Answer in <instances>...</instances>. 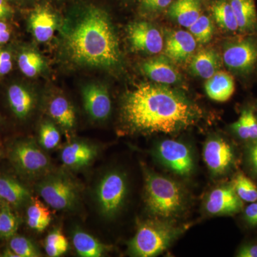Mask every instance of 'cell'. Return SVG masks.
<instances>
[{
    "label": "cell",
    "instance_id": "1",
    "mask_svg": "<svg viewBox=\"0 0 257 257\" xmlns=\"http://www.w3.org/2000/svg\"><path fill=\"white\" fill-rule=\"evenodd\" d=\"M121 114L130 133L152 135L187 130L200 119L202 110L179 91L144 83L124 94Z\"/></svg>",
    "mask_w": 257,
    "mask_h": 257
},
{
    "label": "cell",
    "instance_id": "2",
    "mask_svg": "<svg viewBox=\"0 0 257 257\" xmlns=\"http://www.w3.org/2000/svg\"><path fill=\"white\" fill-rule=\"evenodd\" d=\"M65 53L82 67L113 69L121 62L119 40L105 10L95 5L80 7L62 29Z\"/></svg>",
    "mask_w": 257,
    "mask_h": 257
},
{
    "label": "cell",
    "instance_id": "3",
    "mask_svg": "<svg viewBox=\"0 0 257 257\" xmlns=\"http://www.w3.org/2000/svg\"><path fill=\"white\" fill-rule=\"evenodd\" d=\"M145 201L149 212L158 219L170 221L185 211L187 194L180 184L143 167Z\"/></svg>",
    "mask_w": 257,
    "mask_h": 257
},
{
    "label": "cell",
    "instance_id": "4",
    "mask_svg": "<svg viewBox=\"0 0 257 257\" xmlns=\"http://www.w3.org/2000/svg\"><path fill=\"white\" fill-rule=\"evenodd\" d=\"M182 230L170 221L147 220L139 225L133 239L128 242L130 255L138 257L157 256L167 249Z\"/></svg>",
    "mask_w": 257,
    "mask_h": 257
},
{
    "label": "cell",
    "instance_id": "5",
    "mask_svg": "<svg viewBox=\"0 0 257 257\" xmlns=\"http://www.w3.org/2000/svg\"><path fill=\"white\" fill-rule=\"evenodd\" d=\"M36 190L44 202L56 210H74L79 204V185L73 178L64 172L44 176L37 184Z\"/></svg>",
    "mask_w": 257,
    "mask_h": 257
},
{
    "label": "cell",
    "instance_id": "6",
    "mask_svg": "<svg viewBox=\"0 0 257 257\" xmlns=\"http://www.w3.org/2000/svg\"><path fill=\"white\" fill-rule=\"evenodd\" d=\"M223 62L230 72L246 79L257 69V34L241 35L226 42Z\"/></svg>",
    "mask_w": 257,
    "mask_h": 257
},
{
    "label": "cell",
    "instance_id": "7",
    "mask_svg": "<svg viewBox=\"0 0 257 257\" xmlns=\"http://www.w3.org/2000/svg\"><path fill=\"white\" fill-rule=\"evenodd\" d=\"M96 200L101 215L113 219L124 207L128 194V179L122 171L106 172L96 190Z\"/></svg>",
    "mask_w": 257,
    "mask_h": 257
},
{
    "label": "cell",
    "instance_id": "8",
    "mask_svg": "<svg viewBox=\"0 0 257 257\" xmlns=\"http://www.w3.org/2000/svg\"><path fill=\"white\" fill-rule=\"evenodd\" d=\"M9 157L15 170L29 178L46 175L50 170V158L33 140L27 139L15 143Z\"/></svg>",
    "mask_w": 257,
    "mask_h": 257
},
{
    "label": "cell",
    "instance_id": "9",
    "mask_svg": "<svg viewBox=\"0 0 257 257\" xmlns=\"http://www.w3.org/2000/svg\"><path fill=\"white\" fill-rule=\"evenodd\" d=\"M154 155L165 167L182 177H189L194 170V155L182 142L165 140L157 144Z\"/></svg>",
    "mask_w": 257,
    "mask_h": 257
},
{
    "label": "cell",
    "instance_id": "10",
    "mask_svg": "<svg viewBox=\"0 0 257 257\" xmlns=\"http://www.w3.org/2000/svg\"><path fill=\"white\" fill-rule=\"evenodd\" d=\"M203 157L208 169L214 175H224L235 165L234 149L226 140L211 138L205 143Z\"/></svg>",
    "mask_w": 257,
    "mask_h": 257
},
{
    "label": "cell",
    "instance_id": "11",
    "mask_svg": "<svg viewBox=\"0 0 257 257\" xmlns=\"http://www.w3.org/2000/svg\"><path fill=\"white\" fill-rule=\"evenodd\" d=\"M128 42L135 52L156 55L163 50L164 42L160 31L147 22H135L127 28Z\"/></svg>",
    "mask_w": 257,
    "mask_h": 257
},
{
    "label": "cell",
    "instance_id": "12",
    "mask_svg": "<svg viewBox=\"0 0 257 257\" xmlns=\"http://www.w3.org/2000/svg\"><path fill=\"white\" fill-rule=\"evenodd\" d=\"M243 202L232 183L224 184L213 189L204 202V209L212 216L234 215L242 210Z\"/></svg>",
    "mask_w": 257,
    "mask_h": 257
},
{
    "label": "cell",
    "instance_id": "13",
    "mask_svg": "<svg viewBox=\"0 0 257 257\" xmlns=\"http://www.w3.org/2000/svg\"><path fill=\"white\" fill-rule=\"evenodd\" d=\"M82 94L84 108L93 119L103 121L109 117L111 102L106 87L98 83H90L83 87Z\"/></svg>",
    "mask_w": 257,
    "mask_h": 257
},
{
    "label": "cell",
    "instance_id": "14",
    "mask_svg": "<svg viewBox=\"0 0 257 257\" xmlns=\"http://www.w3.org/2000/svg\"><path fill=\"white\" fill-rule=\"evenodd\" d=\"M29 28L39 42H47L52 39L57 29V15L47 6H38L29 18Z\"/></svg>",
    "mask_w": 257,
    "mask_h": 257
},
{
    "label": "cell",
    "instance_id": "15",
    "mask_svg": "<svg viewBox=\"0 0 257 257\" xmlns=\"http://www.w3.org/2000/svg\"><path fill=\"white\" fill-rule=\"evenodd\" d=\"M97 153L95 145L87 142L77 141L64 147L60 157L66 167L72 170H80L90 165Z\"/></svg>",
    "mask_w": 257,
    "mask_h": 257
},
{
    "label": "cell",
    "instance_id": "16",
    "mask_svg": "<svg viewBox=\"0 0 257 257\" xmlns=\"http://www.w3.org/2000/svg\"><path fill=\"white\" fill-rule=\"evenodd\" d=\"M142 70L147 77L158 84L170 85L177 84L181 79L178 70L167 57L163 56L144 62Z\"/></svg>",
    "mask_w": 257,
    "mask_h": 257
},
{
    "label": "cell",
    "instance_id": "17",
    "mask_svg": "<svg viewBox=\"0 0 257 257\" xmlns=\"http://www.w3.org/2000/svg\"><path fill=\"white\" fill-rule=\"evenodd\" d=\"M8 101L10 109L19 119H25L35 108V94L31 89L21 83H13L8 89Z\"/></svg>",
    "mask_w": 257,
    "mask_h": 257
},
{
    "label": "cell",
    "instance_id": "18",
    "mask_svg": "<svg viewBox=\"0 0 257 257\" xmlns=\"http://www.w3.org/2000/svg\"><path fill=\"white\" fill-rule=\"evenodd\" d=\"M197 47V41L190 33L183 30L172 32L167 37L165 55L176 62H185Z\"/></svg>",
    "mask_w": 257,
    "mask_h": 257
},
{
    "label": "cell",
    "instance_id": "19",
    "mask_svg": "<svg viewBox=\"0 0 257 257\" xmlns=\"http://www.w3.org/2000/svg\"><path fill=\"white\" fill-rule=\"evenodd\" d=\"M241 35L257 34V10L255 0H229Z\"/></svg>",
    "mask_w": 257,
    "mask_h": 257
},
{
    "label": "cell",
    "instance_id": "20",
    "mask_svg": "<svg viewBox=\"0 0 257 257\" xmlns=\"http://www.w3.org/2000/svg\"><path fill=\"white\" fill-rule=\"evenodd\" d=\"M221 64V58L218 52L214 50H203L193 57L189 69L194 75L208 79L219 72Z\"/></svg>",
    "mask_w": 257,
    "mask_h": 257
},
{
    "label": "cell",
    "instance_id": "21",
    "mask_svg": "<svg viewBox=\"0 0 257 257\" xmlns=\"http://www.w3.org/2000/svg\"><path fill=\"white\" fill-rule=\"evenodd\" d=\"M201 0H175L168 8V14L179 25L189 28L202 15Z\"/></svg>",
    "mask_w": 257,
    "mask_h": 257
},
{
    "label": "cell",
    "instance_id": "22",
    "mask_svg": "<svg viewBox=\"0 0 257 257\" xmlns=\"http://www.w3.org/2000/svg\"><path fill=\"white\" fill-rule=\"evenodd\" d=\"M205 90L208 96L212 100L220 102L228 101L234 93V77L228 72L219 71L207 79Z\"/></svg>",
    "mask_w": 257,
    "mask_h": 257
},
{
    "label": "cell",
    "instance_id": "23",
    "mask_svg": "<svg viewBox=\"0 0 257 257\" xmlns=\"http://www.w3.org/2000/svg\"><path fill=\"white\" fill-rule=\"evenodd\" d=\"M72 238L74 248L80 256H102L109 248L92 235L88 234L80 228H76L72 231Z\"/></svg>",
    "mask_w": 257,
    "mask_h": 257
},
{
    "label": "cell",
    "instance_id": "24",
    "mask_svg": "<svg viewBox=\"0 0 257 257\" xmlns=\"http://www.w3.org/2000/svg\"><path fill=\"white\" fill-rule=\"evenodd\" d=\"M0 198L3 201L18 207L30 202L32 196L23 184L12 177H0Z\"/></svg>",
    "mask_w": 257,
    "mask_h": 257
},
{
    "label": "cell",
    "instance_id": "25",
    "mask_svg": "<svg viewBox=\"0 0 257 257\" xmlns=\"http://www.w3.org/2000/svg\"><path fill=\"white\" fill-rule=\"evenodd\" d=\"M51 117L66 130H72L75 124L76 115L73 106L65 97L57 96L49 103Z\"/></svg>",
    "mask_w": 257,
    "mask_h": 257
},
{
    "label": "cell",
    "instance_id": "26",
    "mask_svg": "<svg viewBox=\"0 0 257 257\" xmlns=\"http://www.w3.org/2000/svg\"><path fill=\"white\" fill-rule=\"evenodd\" d=\"M52 221L50 209L37 198L32 197L27 209V224L37 232L47 229Z\"/></svg>",
    "mask_w": 257,
    "mask_h": 257
},
{
    "label": "cell",
    "instance_id": "27",
    "mask_svg": "<svg viewBox=\"0 0 257 257\" xmlns=\"http://www.w3.org/2000/svg\"><path fill=\"white\" fill-rule=\"evenodd\" d=\"M17 59L20 72L29 78L37 77L45 67V60L42 55L29 47L20 49Z\"/></svg>",
    "mask_w": 257,
    "mask_h": 257
},
{
    "label": "cell",
    "instance_id": "28",
    "mask_svg": "<svg viewBox=\"0 0 257 257\" xmlns=\"http://www.w3.org/2000/svg\"><path fill=\"white\" fill-rule=\"evenodd\" d=\"M236 136L242 141L251 142L257 140V116L250 108L243 109L239 119L231 125Z\"/></svg>",
    "mask_w": 257,
    "mask_h": 257
},
{
    "label": "cell",
    "instance_id": "29",
    "mask_svg": "<svg viewBox=\"0 0 257 257\" xmlns=\"http://www.w3.org/2000/svg\"><path fill=\"white\" fill-rule=\"evenodd\" d=\"M210 9L216 23L221 29L231 33L239 32V27L229 0H214Z\"/></svg>",
    "mask_w": 257,
    "mask_h": 257
},
{
    "label": "cell",
    "instance_id": "30",
    "mask_svg": "<svg viewBox=\"0 0 257 257\" xmlns=\"http://www.w3.org/2000/svg\"><path fill=\"white\" fill-rule=\"evenodd\" d=\"M232 184L235 192L243 202L251 203L257 201L256 185L243 172L236 174Z\"/></svg>",
    "mask_w": 257,
    "mask_h": 257
},
{
    "label": "cell",
    "instance_id": "31",
    "mask_svg": "<svg viewBox=\"0 0 257 257\" xmlns=\"http://www.w3.org/2000/svg\"><path fill=\"white\" fill-rule=\"evenodd\" d=\"M45 249L50 257L62 256L69 249V242L60 229L52 230L45 241Z\"/></svg>",
    "mask_w": 257,
    "mask_h": 257
},
{
    "label": "cell",
    "instance_id": "32",
    "mask_svg": "<svg viewBox=\"0 0 257 257\" xmlns=\"http://www.w3.org/2000/svg\"><path fill=\"white\" fill-rule=\"evenodd\" d=\"M19 221L8 204L0 207V238L9 239L16 234Z\"/></svg>",
    "mask_w": 257,
    "mask_h": 257
},
{
    "label": "cell",
    "instance_id": "33",
    "mask_svg": "<svg viewBox=\"0 0 257 257\" xmlns=\"http://www.w3.org/2000/svg\"><path fill=\"white\" fill-rule=\"evenodd\" d=\"M189 32L200 44L208 43L214 34V25L210 19L206 15H201L197 21L188 28Z\"/></svg>",
    "mask_w": 257,
    "mask_h": 257
},
{
    "label": "cell",
    "instance_id": "34",
    "mask_svg": "<svg viewBox=\"0 0 257 257\" xmlns=\"http://www.w3.org/2000/svg\"><path fill=\"white\" fill-rule=\"evenodd\" d=\"M10 248L19 257H37L41 256V253L31 240L23 236L15 235L11 237Z\"/></svg>",
    "mask_w": 257,
    "mask_h": 257
},
{
    "label": "cell",
    "instance_id": "35",
    "mask_svg": "<svg viewBox=\"0 0 257 257\" xmlns=\"http://www.w3.org/2000/svg\"><path fill=\"white\" fill-rule=\"evenodd\" d=\"M60 133L53 123L45 121L40 126L39 143L43 150H50L58 146Z\"/></svg>",
    "mask_w": 257,
    "mask_h": 257
},
{
    "label": "cell",
    "instance_id": "36",
    "mask_svg": "<svg viewBox=\"0 0 257 257\" xmlns=\"http://www.w3.org/2000/svg\"><path fill=\"white\" fill-rule=\"evenodd\" d=\"M13 67V52L10 49L0 47V78L8 75Z\"/></svg>",
    "mask_w": 257,
    "mask_h": 257
},
{
    "label": "cell",
    "instance_id": "37",
    "mask_svg": "<svg viewBox=\"0 0 257 257\" xmlns=\"http://www.w3.org/2000/svg\"><path fill=\"white\" fill-rule=\"evenodd\" d=\"M174 0H140L142 9L149 13H159L168 9Z\"/></svg>",
    "mask_w": 257,
    "mask_h": 257
},
{
    "label": "cell",
    "instance_id": "38",
    "mask_svg": "<svg viewBox=\"0 0 257 257\" xmlns=\"http://www.w3.org/2000/svg\"><path fill=\"white\" fill-rule=\"evenodd\" d=\"M243 219L251 227L257 226V201L250 203L243 211Z\"/></svg>",
    "mask_w": 257,
    "mask_h": 257
},
{
    "label": "cell",
    "instance_id": "39",
    "mask_svg": "<svg viewBox=\"0 0 257 257\" xmlns=\"http://www.w3.org/2000/svg\"><path fill=\"white\" fill-rule=\"evenodd\" d=\"M11 27L7 20H0V46L7 45L12 38Z\"/></svg>",
    "mask_w": 257,
    "mask_h": 257
},
{
    "label": "cell",
    "instance_id": "40",
    "mask_svg": "<svg viewBox=\"0 0 257 257\" xmlns=\"http://www.w3.org/2000/svg\"><path fill=\"white\" fill-rule=\"evenodd\" d=\"M236 256L257 257V243H247L241 245L236 252Z\"/></svg>",
    "mask_w": 257,
    "mask_h": 257
},
{
    "label": "cell",
    "instance_id": "41",
    "mask_svg": "<svg viewBox=\"0 0 257 257\" xmlns=\"http://www.w3.org/2000/svg\"><path fill=\"white\" fill-rule=\"evenodd\" d=\"M248 163L257 175V140L249 143L247 150Z\"/></svg>",
    "mask_w": 257,
    "mask_h": 257
},
{
    "label": "cell",
    "instance_id": "42",
    "mask_svg": "<svg viewBox=\"0 0 257 257\" xmlns=\"http://www.w3.org/2000/svg\"><path fill=\"white\" fill-rule=\"evenodd\" d=\"M13 13L14 11L8 0H0V20H7L11 18Z\"/></svg>",
    "mask_w": 257,
    "mask_h": 257
},
{
    "label": "cell",
    "instance_id": "43",
    "mask_svg": "<svg viewBox=\"0 0 257 257\" xmlns=\"http://www.w3.org/2000/svg\"><path fill=\"white\" fill-rule=\"evenodd\" d=\"M4 256L7 257H19L18 256V254H16L14 252V251H13V250L11 249V248H8V249L5 250L4 252Z\"/></svg>",
    "mask_w": 257,
    "mask_h": 257
},
{
    "label": "cell",
    "instance_id": "44",
    "mask_svg": "<svg viewBox=\"0 0 257 257\" xmlns=\"http://www.w3.org/2000/svg\"><path fill=\"white\" fill-rule=\"evenodd\" d=\"M3 147L2 145L1 142H0V158L3 157Z\"/></svg>",
    "mask_w": 257,
    "mask_h": 257
},
{
    "label": "cell",
    "instance_id": "45",
    "mask_svg": "<svg viewBox=\"0 0 257 257\" xmlns=\"http://www.w3.org/2000/svg\"><path fill=\"white\" fill-rule=\"evenodd\" d=\"M3 199H2L1 198H0V207H1L3 205Z\"/></svg>",
    "mask_w": 257,
    "mask_h": 257
},
{
    "label": "cell",
    "instance_id": "46",
    "mask_svg": "<svg viewBox=\"0 0 257 257\" xmlns=\"http://www.w3.org/2000/svg\"><path fill=\"white\" fill-rule=\"evenodd\" d=\"M13 1H20V0H13Z\"/></svg>",
    "mask_w": 257,
    "mask_h": 257
},
{
    "label": "cell",
    "instance_id": "47",
    "mask_svg": "<svg viewBox=\"0 0 257 257\" xmlns=\"http://www.w3.org/2000/svg\"><path fill=\"white\" fill-rule=\"evenodd\" d=\"M0 119H1V116H0Z\"/></svg>",
    "mask_w": 257,
    "mask_h": 257
}]
</instances>
